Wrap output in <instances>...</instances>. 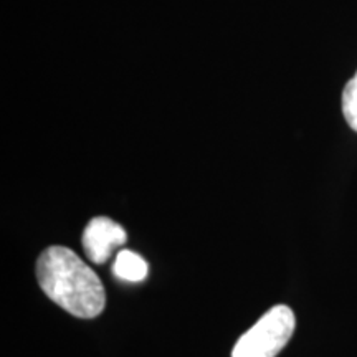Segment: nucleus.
I'll return each mask as SVG.
<instances>
[{
    "label": "nucleus",
    "instance_id": "2",
    "mask_svg": "<svg viewBox=\"0 0 357 357\" xmlns=\"http://www.w3.org/2000/svg\"><path fill=\"white\" fill-rule=\"evenodd\" d=\"M294 326V312L287 305L271 307L236 341L231 357H276L291 339Z\"/></svg>",
    "mask_w": 357,
    "mask_h": 357
},
{
    "label": "nucleus",
    "instance_id": "1",
    "mask_svg": "<svg viewBox=\"0 0 357 357\" xmlns=\"http://www.w3.org/2000/svg\"><path fill=\"white\" fill-rule=\"evenodd\" d=\"M37 280L43 293L77 318H96L106 293L95 271L66 247H50L37 260Z\"/></svg>",
    "mask_w": 357,
    "mask_h": 357
},
{
    "label": "nucleus",
    "instance_id": "5",
    "mask_svg": "<svg viewBox=\"0 0 357 357\" xmlns=\"http://www.w3.org/2000/svg\"><path fill=\"white\" fill-rule=\"evenodd\" d=\"M342 114L347 124L357 132V73L349 79L342 91Z\"/></svg>",
    "mask_w": 357,
    "mask_h": 357
},
{
    "label": "nucleus",
    "instance_id": "3",
    "mask_svg": "<svg viewBox=\"0 0 357 357\" xmlns=\"http://www.w3.org/2000/svg\"><path fill=\"white\" fill-rule=\"evenodd\" d=\"M128 242V234L119 223L108 217H95L83 231V248L89 261L102 265L113 257L114 250Z\"/></svg>",
    "mask_w": 357,
    "mask_h": 357
},
{
    "label": "nucleus",
    "instance_id": "4",
    "mask_svg": "<svg viewBox=\"0 0 357 357\" xmlns=\"http://www.w3.org/2000/svg\"><path fill=\"white\" fill-rule=\"evenodd\" d=\"M147 263L144 258L131 250H121L114 258L113 273L116 278L129 281V283H139L147 276Z\"/></svg>",
    "mask_w": 357,
    "mask_h": 357
}]
</instances>
